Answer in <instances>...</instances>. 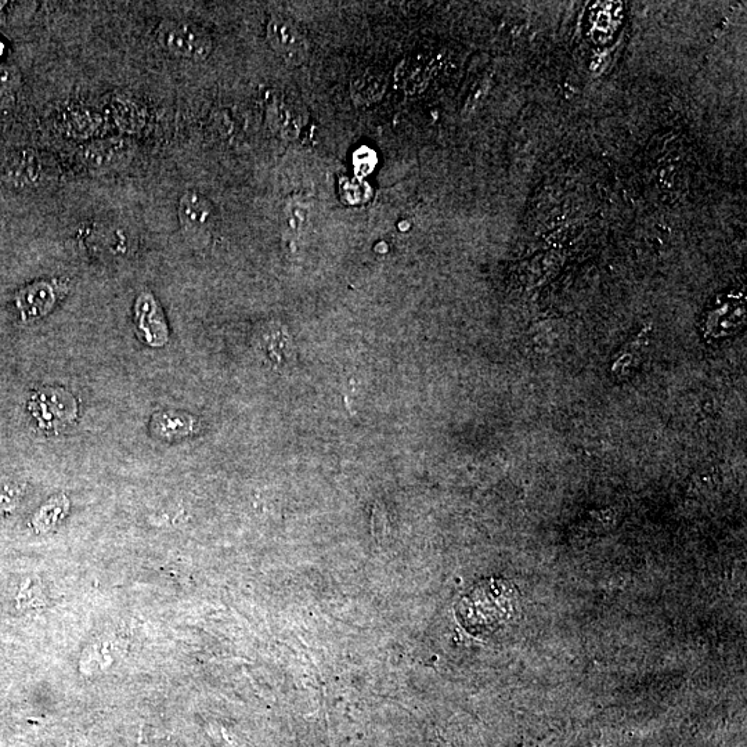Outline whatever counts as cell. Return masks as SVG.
<instances>
[{
	"instance_id": "8fae6325",
	"label": "cell",
	"mask_w": 747,
	"mask_h": 747,
	"mask_svg": "<svg viewBox=\"0 0 747 747\" xmlns=\"http://www.w3.org/2000/svg\"><path fill=\"white\" fill-rule=\"evenodd\" d=\"M2 171L5 179L9 182L28 186V184L38 182L39 175H41V164L36 160L34 153L20 151V153L10 155L3 162Z\"/></svg>"
},
{
	"instance_id": "ba28073f",
	"label": "cell",
	"mask_w": 747,
	"mask_h": 747,
	"mask_svg": "<svg viewBox=\"0 0 747 747\" xmlns=\"http://www.w3.org/2000/svg\"><path fill=\"white\" fill-rule=\"evenodd\" d=\"M59 299V288L52 281H36L18 292L17 308L24 321H34L48 315Z\"/></svg>"
},
{
	"instance_id": "5b68a950",
	"label": "cell",
	"mask_w": 747,
	"mask_h": 747,
	"mask_svg": "<svg viewBox=\"0 0 747 747\" xmlns=\"http://www.w3.org/2000/svg\"><path fill=\"white\" fill-rule=\"evenodd\" d=\"M30 409L39 425L46 429H57L71 424L77 417V402L71 393L59 388H46L36 393Z\"/></svg>"
},
{
	"instance_id": "3957f363",
	"label": "cell",
	"mask_w": 747,
	"mask_h": 747,
	"mask_svg": "<svg viewBox=\"0 0 747 747\" xmlns=\"http://www.w3.org/2000/svg\"><path fill=\"white\" fill-rule=\"evenodd\" d=\"M178 218L182 232L196 247L208 243L215 222L212 202L197 191H187L179 201Z\"/></svg>"
},
{
	"instance_id": "9c48e42d",
	"label": "cell",
	"mask_w": 747,
	"mask_h": 747,
	"mask_svg": "<svg viewBox=\"0 0 747 747\" xmlns=\"http://www.w3.org/2000/svg\"><path fill=\"white\" fill-rule=\"evenodd\" d=\"M312 219V205L301 197L291 198L281 209L280 222L284 236L292 240L305 236L312 227Z\"/></svg>"
},
{
	"instance_id": "5bb4252c",
	"label": "cell",
	"mask_w": 747,
	"mask_h": 747,
	"mask_svg": "<svg viewBox=\"0 0 747 747\" xmlns=\"http://www.w3.org/2000/svg\"><path fill=\"white\" fill-rule=\"evenodd\" d=\"M6 5H7V3H6V2H0V10H2V9H3V7H5Z\"/></svg>"
},
{
	"instance_id": "7c38bea8",
	"label": "cell",
	"mask_w": 747,
	"mask_h": 747,
	"mask_svg": "<svg viewBox=\"0 0 747 747\" xmlns=\"http://www.w3.org/2000/svg\"><path fill=\"white\" fill-rule=\"evenodd\" d=\"M67 508L68 501L66 500V497L60 496L53 498L46 507H43L41 514L36 518V526H38V528H49V526H52L54 523L59 521L60 516L63 518V515L66 514Z\"/></svg>"
},
{
	"instance_id": "6da1fadb",
	"label": "cell",
	"mask_w": 747,
	"mask_h": 747,
	"mask_svg": "<svg viewBox=\"0 0 747 747\" xmlns=\"http://www.w3.org/2000/svg\"><path fill=\"white\" fill-rule=\"evenodd\" d=\"M515 591L503 580H486L458 605L460 622L475 634H487L507 622L515 608Z\"/></svg>"
},
{
	"instance_id": "277c9868",
	"label": "cell",
	"mask_w": 747,
	"mask_h": 747,
	"mask_svg": "<svg viewBox=\"0 0 747 747\" xmlns=\"http://www.w3.org/2000/svg\"><path fill=\"white\" fill-rule=\"evenodd\" d=\"M267 41L274 53L291 67L305 63L309 56L308 39L297 24L285 17H273L267 25Z\"/></svg>"
},
{
	"instance_id": "52a82bcc",
	"label": "cell",
	"mask_w": 747,
	"mask_h": 747,
	"mask_svg": "<svg viewBox=\"0 0 747 747\" xmlns=\"http://www.w3.org/2000/svg\"><path fill=\"white\" fill-rule=\"evenodd\" d=\"M135 323L137 334L150 346H162L168 341V327L161 306L151 292H143L136 299Z\"/></svg>"
},
{
	"instance_id": "7a4b0ae2",
	"label": "cell",
	"mask_w": 747,
	"mask_h": 747,
	"mask_svg": "<svg viewBox=\"0 0 747 747\" xmlns=\"http://www.w3.org/2000/svg\"><path fill=\"white\" fill-rule=\"evenodd\" d=\"M162 48L173 56L191 61H204L214 50L211 36L187 21H162L157 31Z\"/></svg>"
},
{
	"instance_id": "4fadbf2b",
	"label": "cell",
	"mask_w": 747,
	"mask_h": 747,
	"mask_svg": "<svg viewBox=\"0 0 747 747\" xmlns=\"http://www.w3.org/2000/svg\"><path fill=\"white\" fill-rule=\"evenodd\" d=\"M10 83H12V72L5 67H0V95L9 89Z\"/></svg>"
},
{
	"instance_id": "8992f818",
	"label": "cell",
	"mask_w": 747,
	"mask_h": 747,
	"mask_svg": "<svg viewBox=\"0 0 747 747\" xmlns=\"http://www.w3.org/2000/svg\"><path fill=\"white\" fill-rule=\"evenodd\" d=\"M135 149L128 140L106 139L88 144L82 151L83 164L90 171L107 173L124 168L132 160Z\"/></svg>"
},
{
	"instance_id": "30bf717a",
	"label": "cell",
	"mask_w": 747,
	"mask_h": 747,
	"mask_svg": "<svg viewBox=\"0 0 747 747\" xmlns=\"http://www.w3.org/2000/svg\"><path fill=\"white\" fill-rule=\"evenodd\" d=\"M151 428L162 439L184 438L196 431V418L180 411H164L154 415Z\"/></svg>"
}]
</instances>
